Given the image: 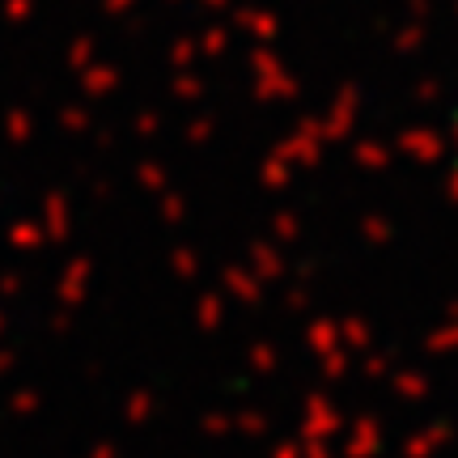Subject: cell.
I'll return each instance as SVG.
<instances>
[{
	"label": "cell",
	"mask_w": 458,
	"mask_h": 458,
	"mask_svg": "<svg viewBox=\"0 0 458 458\" xmlns=\"http://www.w3.org/2000/svg\"><path fill=\"white\" fill-rule=\"evenodd\" d=\"M450 136H454V145H458V98H454V111H450Z\"/></svg>",
	"instance_id": "6da1fadb"
}]
</instances>
